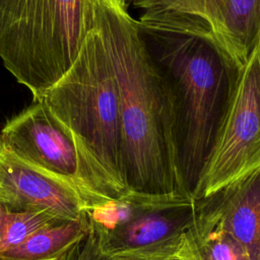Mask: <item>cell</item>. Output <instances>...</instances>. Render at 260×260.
<instances>
[{"label": "cell", "mask_w": 260, "mask_h": 260, "mask_svg": "<svg viewBox=\"0 0 260 260\" xmlns=\"http://www.w3.org/2000/svg\"><path fill=\"white\" fill-rule=\"evenodd\" d=\"M260 168V40L238 70L210 156L192 194L211 196Z\"/></svg>", "instance_id": "8992f818"}, {"label": "cell", "mask_w": 260, "mask_h": 260, "mask_svg": "<svg viewBox=\"0 0 260 260\" xmlns=\"http://www.w3.org/2000/svg\"><path fill=\"white\" fill-rule=\"evenodd\" d=\"M0 203L13 212H49L74 219L86 213L82 198L69 182L0 152Z\"/></svg>", "instance_id": "9c48e42d"}, {"label": "cell", "mask_w": 260, "mask_h": 260, "mask_svg": "<svg viewBox=\"0 0 260 260\" xmlns=\"http://www.w3.org/2000/svg\"><path fill=\"white\" fill-rule=\"evenodd\" d=\"M90 232L87 213L74 218L56 219L30 234L18 246L0 254V260H57Z\"/></svg>", "instance_id": "8fae6325"}, {"label": "cell", "mask_w": 260, "mask_h": 260, "mask_svg": "<svg viewBox=\"0 0 260 260\" xmlns=\"http://www.w3.org/2000/svg\"><path fill=\"white\" fill-rule=\"evenodd\" d=\"M59 218L46 211H9L0 203V254L18 246L35 231Z\"/></svg>", "instance_id": "4fadbf2b"}, {"label": "cell", "mask_w": 260, "mask_h": 260, "mask_svg": "<svg viewBox=\"0 0 260 260\" xmlns=\"http://www.w3.org/2000/svg\"><path fill=\"white\" fill-rule=\"evenodd\" d=\"M42 100L74 134L80 164L126 187L118 86L95 26L86 35L72 65Z\"/></svg>", "instance_id": "3957f363"}, {"label": "cell", "mask_w": 260, "mask_h": 260, "mask_svg": "<svg viewBox=\"0 0 260 260\" xmlns=\"http://www.w3.org/2000/svg\"><path fill=\"white\" fill-rule=\"evenodd\" d=\"M139 29L172 90L180 187L192 197L214 146L238 70L204 39L140 25Z\"/></svg>", "instance_id": "7a4b0ae2"}, {"label": "cell", "mask_w": 260, "mask_h": 260, "mask_svg": "<svg viewBox=\"0 0 260 260\" xmlns=\"http://www.w3.org/2000/svg\"><path fill=\"white\" fill-rule=\"evenodd\" d=\"M191 196L180 192L151 194L128 190L123 195L86 211L90 231L99 233L120 226L145 213L183 202Z\"/></svg>", "instance_id": "7c38bea8"}, {"label": "cell", "mask_w": 260, "mask_h": 260, "mask_svg": "<svg viewBox=\"0 0 260 260\" xmlns=\"http://www.w3.org/2000/svg\"><path fill=\"white\" fill-rule=\"evenodd\" d=\"M258 37H259V40H260V32H259V35H258Z\"/></svg>", "instance_id": "e0dca14e"}, {"label": "cell", "mask_w": 260, "mask_h": 260, "mask_svg": "<svg viewBox=\"0 0 260 260\" xmlns=\"http://www.w3.org/2000/svg\"><path fill=\"white\" fill-rule=\"evenodd\" d=\"M0 137L4 149L69 182L78 191L80 159L74 134L44 100L34 101L7 121Z\"/></svg>", "instance_id": "52a82bcc"}, {"label": "cell", "mask_w": 260, "mask_h": 260, "mask_svg": "<svg viewBox=\"0 0 260 260\" xmlns=\"http://www.w3.org/2000/svg\"><path fill=\"white\" fill-rule=\"evenodd\" d=\"M3 150V145H2V142H1V137H0V152Z\"/></svg>", "instance_id": "9a60e30c"}, {"label": "cell", "mask_w": 260, "mask_h": 260, "mask_svg": "<svg viewBox=\"0 0 260 260\" xmlns=\"http://www.w3.org/2000/svg\"><path fill=\"white\" fill-rule=\"evenodd\" d=\"M121 1H122V2H124V3L128 6V4H129V2H130L131 0H121Z\"/></svg>", "instance_id": "5bb4252c"}, {"label": "cell", "mask_w": 260, "mask_h": 260, "mask_svg": "<svg viewBox=\"0 0 260 260\" xmlns=\"http://www.w3.org/2000/svg\"><path fill=\"white\" fill-rule=\"evenodd\" d=\"M143 27L204 39L239 70L260 32V0H131Z\"/></svg>", "instance_id": "5b68a950"}, {"label": "cell", "mask_w": 260, "mask_h": 260, "mask_svg": "<svg viewBox=\"0 0 260 260\" xmlns=\"http://www.w3.org/2000/svg\"><path fill=\"white\" fill-rule=\"evenodd\" d=\"M93 18L118 86L126 187L151 194H184L172 90L136 18L121 0H93Z\"/></svg>", "instance_id": "6da1fadb"}, {"label": "cell", "mask_w": 260, "mask_h": 260, "mask_svg": "<svg viewBox=\"0 0 260 260\" xmlns=\"http://www.w3.org/2000/svg\"><path fill=\"white\" fill-rule=\"evenodd\" d=\"M91 260H94V259H93V256H92V250H91Z\"/></svg>", "instance_id": "2e32d148"}, {"label": "cell", "mask_w": 260, "mask_h": 260, "mask_svg": "<svg viewBox=\"0 0 260 260\" xmlns=\"http://www.w3.org/2000/svg\"><path fill=\"white\" fill-rule=\"evenodd\" d=\"M196 201L199 213L233 236L250 260H260V168Z\"/></svg>", "instance_id": "30bf717a"}, {"label": "cell", "mask_w": 260, "mask_h": 260, "mask_svg": "<svg viewBox=\"0 0 260 260\" xmlns=\"http://www.w3.org/2000/svg\"><path fill=\"white\" fill-rule=\"evenodd\" d=\"M93 26V0H0V59L40 100Z\"/></svg>", "instance_id": "277c9868"}, {"label": "cell", "mask_w": 260, "mask_h": 260, "mask_svg": "<svg viewBox=\"0 0 260 260\" xmlns=\"http://www.w3.org/2000/svg\"><path fill=\"white\" fill-rule=\"evenodd\" d=\"M197 201L145 213L105 232H89L94 260H169L191 226Z\"/></svg>", "instance_id": "ba28073f"}]
</instances>
